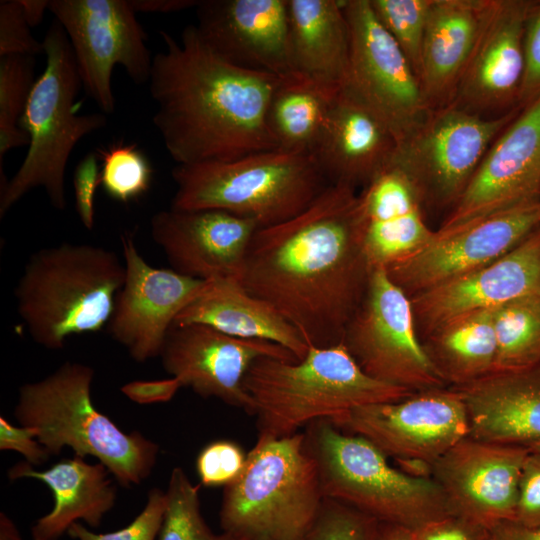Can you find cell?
I'll return each instance as SVG.
<instances>
[{
  "mask_svg": "<svg viewBox=\"0 0 540 540\" xmlns=\"http://www.w3.org/2000/svg\"><path fill=\"white\" fill-rule=\"evenodd\" d=\"M371 271L359 194L328 184L294 217L256 231L239 281L324 348L342 342Z\"/></svg>",
  "mask_w": 540,
  "mask_h": 540,
  "instance_id": "cell-1",
  "label": "cell"
},
{
  "mask_svg": "<svg viewBox=\"0 0 540 540\" xmlns=\"http://www.w3.org/2000/svg\"><path fill=\"white\" fill-rule=\"evenodd\" d=\"M149 90L153 124L177 165L235 160L276 150L267 110L280 78L236 66L216 54L195 25L180 41L160 31Z\"/></svg>",
  "mask_w": 540,
  "mask_h": 540,
  "instance_id": "cell-2",
  "label": "cell"
},
{
  "mask_svg": "<svg viewBox=\"0 0 540 540\" xmlns=\"http://www.w3.org/2000/svg\"><path fill=\"white\" fill-rule=\"evenodd\" d=\"M244 389L252 401L259 434L283 437L320 419L355 408L404 399L415 392L367 375L345 346L310 347L299 361L257 359Z\"/></svg>",
  "mask_w": 540,
  "mask_h": 540,
  "instance_id": "cell-3",
  "label": "cell"
},
{
  "mask_svg": "<svg viewBox=\"0 0 540 540\" xmlns=\"http://www.w3.org/2000/svg\"><path fill=\"white\" fill-rule=\"evenodd\" d=\"M93 379L91 366L66 362L19 388L14 416L34 428L50 455L69 447L77 456L95 457L120 485H139L155 467L159 446L138 431L124 432L94 406Z\"/></svg>",
  "mask_w": 540,
  "mask_h": 540,
  "instance_id": "cell-4",
  "label": "cell"
},
{
  "mask_svg": "<svg viewBox=\"0 0 540 540\" xmlns=\"http://www.w3.org/2000/svg\"><path fill=\"white\" fill-rule=\"evenodd\" d=\"M124 279V263L103 247L64 243L41 249L16 286L17 311L37 344L59 350L70 336L108 325Z\"/></svg>",
  "mask_w": 540,
  "mask_h": 540,
  "instance_id": "cell-5",
  "label": "cell"
},
{
  "mask_svg": "<svg viewBox=\"0 0 540 540\" xmlns=\"http://www.w3.org/2000/svg\"><path fill=\"white\" fill-rule=\"evenodd\" d=\"M324 496L303 433L259 434L241 473L224 486L222 531L255 540H304Z\"/></svg>",
  "mask_w": 540,
  "mask_h": 540,
  "instance_id": "cell-6",
  "label": "cell"
},
{
  "mask_svg": "<svg viewBox=\"0 0 540 540\" xmlns=\"http://www.w3.org/2000/svg\"><path fill=\"white\" fill-rule=\"evenodd\" d=\"M303 434L324 498L413 530L451 513L431 476L393 467L366 438L344 432L327 419L311 422Z\"/></svg>",
  "mask_w": 540,
  "mask_h": 540,
  "instance_id": "cell-7",
  "label": "cell"
},
{
  "mask_svg": "<svg viewBox=\"0 0 540 540\" xmlns=\"http://www.w3.org/2000/svg\"><path fill=\"white\" fill-rule=\"evenodd\" d=\"M42 43L46 66L19 122L29 136L28 150L15 175L1 184V217L37 187L44 188L53 207L63 210L65 171L72 150L84 136L107 125L104 113L76 112L82 81L69 39L56 20Z\"/></svg>",
  "mask_w": 540,
  "mask_h": 540,
  "instance_id": "cell-8",
  "label": "cell"
},
{
  "mask_svg": "<svg viewBox=\"0 0 540 540\" xmlns=\"http://www.w3.org/2000/svg\"><path fill=\"white\" fill-rule=\"evenodd\" d=\"M172 209H217L256 221L282 223L303 211L329 184L314 155L277 150L235 160L176 165Z\"/></svg>",
  "mask_w": 540,
  "mask_h": 540,
  "instance_id": "cell-9",
  "label": "cell"
},
{
  "mask_svg": "<svg viewBox=\"0 0 540 540\" xmlns=\"http://www.w3.org/2000/svg\"><path fill=\"white\" fill-rule=\"evenodd\" d=\"M522 109L491 117L452 103L433 109L397 144L390 163L410 178L424 205L452 209L489 147Z\"/></svg>",
  "mask_w": 540,
  "mask_h": 540,
  "instance_id": "cell-10",
  "label": "cell"
},
{
  "mask_svg": "<svg viewBox=\"0 0 540 540\" xmlns=\"http://www.w3.org/2000/svg\"><path fill=\"white\" fill-rule=\"evenodd\" d=\"M370 377L411 392L446 387L417 332L411 297L373 268L341 342Z\"/></svg>",
  "mask_w": 540,
  "mask_h": 540,
  "instance_id": "cell-11",
  "label": "cell"
},
{
  "mask_svg": "<svg viewBox=\"0 0 540 540\" xmlns=\"http://www.w3.org/2000/svg\"><path fill=\"white\" fill-rule=\"evenodd\" d=\"M328 420V419H327ZM362 436L404 471L430 476L432 465L469 436L467 408L455 387L415 392L394 402L369 404L329 420Z\"/></svg>",
  "mask_w": 540,
  "mask_h": 540,
  "instance_id": "cell-12",
  "label": "cell"
},
{
  "mask_svg": "<svg viewBox=\"0 0 540 540\" xmlns=\"http://www.w3.org/2000/svg\"><path fill=\"white\" fill-rule=\"evenodd\" d=\"M349 29V59L342 89L368 108L397 144L427 119L432 109L420 80L370 0H342Z\"/></svg>",
  "mask_w": 540,
  "mask_h": 540,
  "instance_id": "cell-13",
  "label": "cell"
},
{
  "mask_svg": "<svg viewBox=\"0 0 540 540\" xmlns=\"http://www.w3.org/2000/svg\"><path fill=\"white\" fill-rule=\"evenodd\" d=\"M49 11L69 39L82 86L104 114L115 110V65L136 84L149 81L153 58L129 0H50Z\"/></svg>",
  "mask_w": 540,
  "mask_h": 540,
  "instance_id": "cell-14",
  "label": "cell"
},
{
  "mask_svg": "<svg viewBox=\"0 0 540 540\" xmlns=\"http://www.w3.org/2000/svg\"><path fill=\"white\" fill-rule=\"evenodd\" d=\"M539 226L540 199L454 230H436L426 246L385 270L411 297L492 263Z\"/></svg>",
  "mask_w": 540,
  "mask_h": 540,
  "instance_id": "cell-15",
  "label": "cell"
},
{
  "mask_svg": "<svg viewBox=\"0 0 540 540\" xmlns=\"http://www.w3.org/2000/svg\"><path fill=\"white\" fill-rule=\"evenodd\" d=\"M159 357L182 386L203 398L215 397L251 414L252 401L243 382L251 365L271 357L299 361L288 349L263 340L243 339L202 324L173 325Z\"/></svg>",
  "mask_w": 540,
  "mask_h": 540,
  "instance_id": "cell-16",
  "label": "cell"
},
{
  "mask_svg": "<svg viewBox=\"0 0 540 540\" xmlns=\"http://www.w3.org/2000/svg\"><path fill=\"white\" fill-rule=\"evenodd\" d=\"M540 199V98L525 106L489 147L438 231Z\"/></svg>",
  "mask_w": 540,
  "mask_h": 540,
  "instance_id": "cell-17",
  "label": "cell"
},
{
  "mask_svg": "<svg viewBox=\"0 0 540 540\" xmlns=\"http://www.w3.org/2000/svg\"><path fill=\"white\" fill-rule=\"evenodd\" d=\"M121 246L125 279L107 326L133 360L145 362L159 357L176 317L206 280L151 266L129 233L121 236Z\"/></svg>",
  "mask_w": 540,
  "mask_h": 540,
  "instance_id": "cell-18",
  "label": "cell"
},
{
  "mask_svg": "<svg viewBox=\"0 0 540 540\" xmlns=\"http://www.w3.org/2000/svg\"><path fill=\"white\" fill-rule=\"evenodd\" d=\"M530 448L466 437L431 467L450 512L490 529L515 518L519 481Z\"/></svg>",
  "mask_w": 540,
  "mask_h": 540,
  "instance_id": "cell-19",
  "label": "cell"
},
{
  "mask_svg": "<svg viewBox=\"0 0 540 540\" xmlns=\"http://www.w3.org/2000/svg\"><path fill=\"white\" fill-rule=\"evenodd\" d=\"M196 9L200 37L226 61L280 79L299 76L288 0H200Z\"/></svg>",
  "mask_w": 540,
  "mask_h": 540,
  "instance_id": "cell-20",
  "label": "cell"
},
{
  "mask_svg": "<svg viewBox=\"0 0 540 540\" xmlns=\"http://www.w3.org/2000/svg\"><path fill=\"white\" fill-rule=\"evenodd\" d=\"M540 294V226L510 252L477 270L411 296L416 325L428 336L473 313Z\"/></svg>",
  "mask_w": 540,
  "mask_h": 540,
  "instance_id": "cell-21",
  "label": "cell"
},
{
  "mask_svg": "<svg viewBox=\"0 0 540 540\" xmlns=\"http://www.w3.org/2000/svg\"><path fill=\"white\" fill-rule=\"evenodd\" d=\"M173 270L201 280H240L259 224L217 209L162 210L150 222Z\"/></svg>",
  "mask_w": 540,
  "mask_h": 540,
  "instance_id": "cell-22",
  "label": "cell"
},
{
  "mask_svg": "<svg viewBox=\"0 0 540 540\" xmlns=\"http://www.w3.org/2000/svg\"><path fill=\"white\" fill-rule=\"evenodd\" d=\"M530 0H491L452 104L482 116L518 106Z\"/></svg>",
  "mask_w": 540,
  "mask_h": 540,
  "instance_id": "cell-23",
  "label": "cell"
},
{
  "mask_svg": "<svg viewBox=\"0 0 540 540\" xmlns=\"http://www.w3.org/2000/svg\"><path fill=\"white\" fill-rule=\"evenodd\" d=\"M365 251L371 268L388 269L434 237L410 178L389 163L359 194Z\"/></svg>",
  "mask_w": 540,
  "mask_h": 540,
  "instance_id": "cell-24",
  "label": "cell"
},
{
  "mask_svg": "<svg viewBox=\"0 0 540 540\" xmlns=\"http://www.w3.org/2000/svg\"><path fill=\"white\" fill-rule=\"evenodd\" d=\"M397 141L362 103L341 89L314 154L329 184L367 185L392 160Z\"/></svg>",
  "mask_w": 540,
  "mask_h": 540,
  "instance_id": "cell-25",
  "label": "cell"
},
{
  "mask_svg": "<svg viewBox=\"0 0 540 540\" xmlns=\"http://www.w3.org/2000/svg\"><path fill=\"white\" fill-rule=\"evenodd\" d=\"M455 388L467 408L469 437L528 448L540 442V367L493 373Z\"/></svg>",
  "mask_w": 540,
  "mask_h": 540,
  "instance_id": "cell-26",
  "label": "cell"
},
{
  "mask_svg": "<svg viewBox=\"0 0 540 540\" xmlns=\"http://www.w3.org/2000/svg\"><path fill=\"white\" fill-rule=\"evenodd\" d=\"M491 0H432L419 80L431 109L453 102Z\"/></svg>",
  "mask_w": 540,
  "mask_h": 540,
  "instance_id": "cell-27",
  "label": "cell"
},
{
  "mask_svg": "<svg viewBox=\"0 0 540 540\" xmlns=\"http://www.w3.org/2000/svg\"><path fill=\"white\" fill-rule=\"evenodd\" d=\"M109 474L102 463L90 464L77 455L42 471L26 461L18 462L8 471L10 480H39L54 495L52 510L32 526L33 540H59L78 520L98 527L116 501V487Z\"/></svg>",
  "mask_w": 540,
  "mask_h": 540,
  "instance_id": "cell-28",
  "label": "cell"
},
{
  "mask_svg": "<svg viewBox=\"0 0 540 540\" xmlns=\"http://www.w3.org/2000/svg\"><path fill=\"white\" fill-rule=\"evenodd\" d=\"M202 324L227 335L278 344L302 360L309 346L274 307L250 294L237 279L206 280L176 317V326Z\"/></svg>",
  "mask_w": 540,
  "mask_h": 540,
  "instance_id": "cell-29",
  "label": "cell"
},
{
  "mask_svg": "<svg viewBox=\"0 0 540 540\" xmlns=\"http://www.w3.org/2000/svg\"><path fill=\"white\" fill-rule=\"evenodd\" d=\"M290 47L302 77L337 93L349 59V29L342 0H288Z\"/></svg>",
  "mask_w": 540,
  "mask_h": 540,
  "instance_id": "cell-30",
  "label": "cell"
},
{
  "mask_svg": "<svg viewBox=\"0 0 540 540\" xmlns=\"http://www.w3.org/2000/svg\"><path fill=\"white\" fill-rule=\"evenodd\" d=\"M337 93L301 75L281 79L271 96L266 116L276 150L314 155Z\"/></svg>",
  "mask_w": 540,
  "mask_h": 540,
  "instance_id": "cell-31",
  "label": "cell"
},
{
  "mask_svg": "<svg viewBox=\"0 0 540 540\" xmlns=\"http://www.w3.org/2000/svg\"><path fill=\"white\" fill-rule=\"evenodd\" d=\"M423 344L447 386L461 387L486 377L496 358L493 310L454 320Z\"/></svg>",
  "mask_w": 540,
  "mask_h": 540,
  "instance_id": "cell-32",
  "label": "cell"
},
{
  "mask_svg": "<svg viewBox=\"0 0 540 540\" xmlns=\"http://www.w3.org/2000/svg\"><path fill=\"white\" fill-rule=\"evenodd\" d=\"M496 358L493 373L540 367V294L493 310Z\"/></svg>",
  "mask_w": 540,
  "mask_h": 540,
  "instance_id": "cell-33",
  "label": "cell"
},
{
  "mask_svg": "<svg viewBox=\"0 0 540 540\" xmlns=\"http://www.w3.org/2000/svg\"><path fill=\"white\" fill-rule=\"evenodd\" d=\"M34 57H0V166L11 149L29 144L28 134L19 126L34 80Z\"/></svg>",
  "mask_w": 540,
  "mask_h": 540,
  "instance_id": "cell-34",
  "label": "cell"
},
{
  "mask_svg": "<svg viewBox=\"0 0 540 540\" xmlns=\"http://www.w3.org/2000/svg\"><path fill=\"white\" fill-rule=\"evenodd\" d=\"M96 153L101 161V185L110 198L127 204L149 190L153 169L135 144L113 143Z\"/></svg>",
  "mask_w": 540,
  "mask_h": 540,
  "instance_id": "cell-35",
  "label": "cell"
},
{
  "mask_svg": "<svg viewBox=\"0 0 540 540\" xmlns=\"http://www.w3.org/2000/svg\"><path fill=\"white\" fill-rule=\"evenodd\" d=\"M198 485H194L181 467L170 475L166 508L158 540H213L200 510Z\"/></svg>",
  "mask_w": 540,
  "mask_h": 540,
  "instance_id": "cell-36",
  "label": "cell"
},
{
  "mask_svg": "<svg viewBox=\"0 0 540 540\" xmlns=\"http://www.w3.org/2000/svg\"><path fill=\"white\" fill-rule=\"evenodd\" d=\"M432 0H370L372 9L419 78Z\"/></svg>",
  "mask_w": 540,
  "mask_h": 540,
  "instance_id": "cell-37",
  "label": "cell"
},
{
  "mask_svg": "<svg viewBox=\"0 0 540 540\" xmlns=\"http://www.w3.org/2000/svg\"><path fill=\"white\" fill-rule=\"evenodd\" d=\"M378 523L350 506L324 498L304 540H374Z\"/></svg>",
  "mask_w": 540,
  "mask_h": 540,
  "instance_id": "cell-38",
  "label": "cell"
},
{
  "mask_svg": "<svg viewBox=\"0 0 540 540\" xmlns=\"http://www.w3.org/2000/svg\"><path fill=\"white\" fill-rule=\"evenodd\" d=\"M166 508V493L159 488H153L143 510L135 519L122 529L95 533L83 524L73 523L67 534L76 540H156L158 537Z\"/></svg>",
  "mask_w": 540,
  "mask_h": 540,
  "instance_id": "cell-39",
  "label": "cell"
},
{
  "mask_svg": "<svg viewBox=\"0 0 540 540\" xmlns=\"http://www.w3.org/2000/svg\"><path fill=\"white\" fill-rule=\"evenodd\" d=\"M247 453L235 442L220 439L207 444L198 454L196 470L206 487L226 486L241 473Z\"/></svg>",
  "mask_w": 540,
  "mask_h": 540,
  "instance_id": "cell-40",
  "label": "cell"
},
{
  "mask_svg": "<svg viewBox=\"0 0 540 540\" xmlns=\"http://www.w3.org/2000/svg\"><path fill=\"white\" fill-rule=\"evenodd\" d=\"M27 23L19 0L0 2V57L31 56L44 53L43 43L36 40Z\"/></svg>",
  "mask_w": 540,
  "mask_h": 540,
  "instance_id": "cell-41",
  "label": "cell"
},
{
  "mask_svg": "<svg viewBox=\"0 0 540 540\" xmlns=\"http://www.w3.org/2000/svg\"><path fill=\"white\" fill-rule=\"evenodd\" d=\"M525 68L518 106L524 108L540 98V1H531L524 28Z\"/></svg>",
  "mask_w": 540,
  "mask_h": 540,
  "instance_id": "cell-42",
  "label": "cell"
},
{
  "mask_svg": "<svg viewBox=\"0 0 540 540\" xmlns=\"http://www.w3.org/2000/svg\"><path fill=\"white\" fill-rule=\"evenodd\" d=\"M96 152L85 155L73 175L75 209L83 226L92 230L95 223V193L101 184V166Z\"/></svg>",
  "mask_w": 540,
  "mask_h": 540,
  "instance_id": "cell-43",
  "label": "cell"
},
{
  "mask_svg": "<svg viewBox=\"0 0 540 540\" xmlns=\"http://www.w3.org/2000/svg\"><path fill=\"white\" fill-rule=\"evenodd\" d=\"M513 520L527 526L540 525V452L531 449L522 468Z\"/></svg>",
  "mask_w": 540,
  "mask_h": 540,
  "instance_id": "cell-44",
  "label": "cell"
},
{
  "mask_svg": "<svg viewBox=\"0 0 540 540\" xmlns=\"http://www.w3.org/2000/svg\"><path fill=\"white\" fill-rule=\"evenodd\" d=\"M416 540H492L491 529L453 513L414 530Z\"/></svg>",
  "mask_w": 540,
  "mask_h": 540,
  "instance_id": "cell-45",
  "label": "cell"
},
{
  "mask_svg": "<svg viewBox=\"0 0 540 540\" xmlns=\"http://www.w3.org/2000/svg\"><path fill=\"white\" fill-rule=\"evenodd\" d=\"M0 449L22 454L25 461L34 465L45 463L50 454L37 440L34 428L15 426L5 417H0Z\"/></svg>",
  "mask_w": 540,
  "mask_h": 540,
  "instance_id": "cell-46",
  "label": "cell"
},
{
  "mask_svg": "<svg viewBox=\"0 0 540 540\" xmlns=\"http://www.w3.org/2000/svg\"><path fill=\"white\" fill-rule=\"evenodd\" d=\"M180 381L171 377L160 380H134L124 384L121 392L138 404H153L170 401L179 388Z\"/></svg>",
  "mask_w": 540,
  "mask_h": 540,
  "instance_id": "cell-47",
  "label": "cell"
},
{
  "mask_svg": "<svg viewBox=\"0 0 540 540\" xmlns=\"http://www.w3.org/2000/svg\"><path fill=\"white\" fill-rule=\"evenodd\" d=\"M492 540H540V525L527 526L515 520L502 521L491 529Z\"/></svg>",
  "mask_w": 540,
  "mask_h": 540,
  "instance_id": "cell-48",
  "label": "cell"
},
{
  "mask_svg": "<svg viewBox=\"0 0 540 540\" xmlns=\"http://www.w3.org/2000/svg\"><path fill=\"white\" fill-rule=\"evenodd\" d=\"M135 13H171L196 7L199 0H129Z\"/></svg>",
  "mask_w": 540,
  "mask_h": 540,
  "instance_id": "cell-49",
  "label": "cell"
},
{
  "mask_svg": "<svg viewBox=\"0 0 540 540\" xmlns=\"http://www.w3.org/2000/svg\"><path fill=\"white\" fill-rule=\"evenodd\" d=\"M374 540H416L414 530L408 527L379 522Z\"/></svg>",
  "mask_w": 540,
  "mask_h": 540,
  "instance_id": "cell-50",
  "label": "cell"
},
{
  "mask_svg": "<svg viewBox=\"0 0 540 540\" xmlns=\"http://www.w3.org/2000/svg\"><path fill=\"white\" fill-rule=\"evenodd\" d=\"M24 17L29 26L39 25L44 17L45 11H49L50 0H19Z\"/></svg>",
  "mask_w": 540,
  "mask_h": 540,
  "instance_id": "cell-51",
  "label": "cell"
},
{
  "mask_svg": "<svg viewBox=\"0 0 540 540\" xmlns=\"http://www.w3.org/2000/svg\"><path fill=\"white\" fill-rule=\"evenodd\" d=\"M0 540H23L15 523L4 512L0 513Z\"/></svg>",
  "mask_w": 540,
  "mask_h": 540,
  "instance_id": "cell-52",
  "label": "cell"
},
{
  "mask_svg": "<svg viewBox=\"0 0 540 540\" xmlns=\"http://www.w3.org/2000/svg\"><path fill=\"white\" fill-rule=\"evenodd\" d=\"M213 540H255V539H251L245 536H240L237 534L222 531V533L220 534H215Z\"/></svg>",
  "mask_w": 540,
  "mask_h": 540,
  "instance_id": "cell-53",
  "label": "cell"
},
{
  "mask_svg": "<svg viewBox=\"0 0 540 540\" xmlns=\"http://www.w3.org/2000/svg\"><path fill=\"white\" fill-rule=\"evenodd\" d=\"M530 449H531L532 451L540 452V442L537 443V444H535V445H533V446H531Z\"/></svg>",
  "mask_w": 540,
  "mask_h": 540,
  "instance_id": "cell-54",
  "label": "cell"
}]
</instances>
